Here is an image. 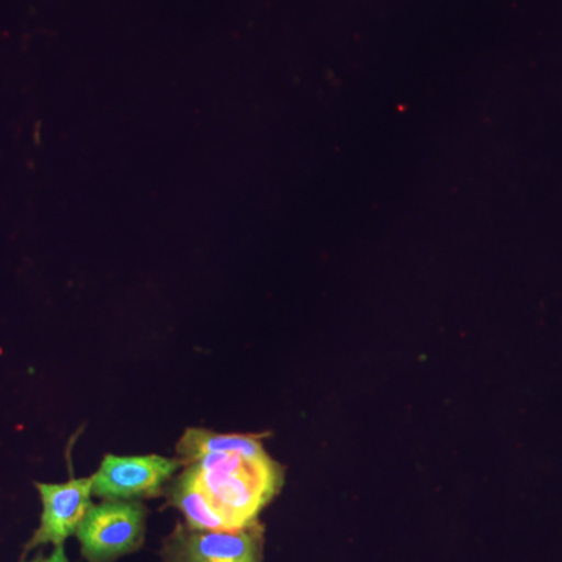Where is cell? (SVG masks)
Wrapping results in <instances>:
<instances>
[{
    "instance_id": "52a82bcc",
    "label": "cell",
    "mask_w": 562,
    "mask_h": 562,
    "mask_svg": "<svg viewBox=\"0 0 562 562\" xmlns=\"http://www.w3.org/2000/svg\"><path fill=\"white\" fill-rule=\"evenodd\" d=\"M261 438V435H236L190 427L177 442L176 452L177 458L188 465L209 453L260 452L265 450Z\"/></svg>"
},
{
    "instance_id": "5b68a950",
    "label": "cell",
    "mask_w": 562,
    "mask_h": 562,
    "mask_svg": "<svg viewBox=\"0 0 562 562\" xmlns=\"http://www.w3.org/2000/svg\"><path fill=\"white\" fill-rule=\"evenodd\" d=\"M43 502L38 530L33 532L25 550L40 546H65L76 535L92 505V479H70L60 484L36 483Z\"/></svg>"
},
{
    "instance_id": "3957f363",
    "label": "cell",
    "mask_w": 562,
    "mask_h": 562,
    "mask_svg": "<svg viewBox=\"0 0 562 562\" xmlns=\"http://www.w3.org/2000/svg\"><path fill=\"white\" fill-rule=\"evenodd\" d=\"M160 562H265V525L203 531L179 522L162 541Z\"/></svg>"
},
{
    "instance_id": "ba28073f",
    "label": "cell",
    "mask_w": 562,
    "mask_h": 562,
    "mask_svg": "<svg viewBox=\"0 0 562 562\" xmlns=\"http://www.w3.org/2000/svg\"><path fill=\"white\" fill-rule=\"evenodd\" d=\"M27 562H70L68 554L65 552V546L54 547V552L49 554V557H44V554H38L35 560Z\"/></svg>"
},
{
    "instance_id": "6da1fadb",
    "label": "cell",
    "mask_w": 562,
    "mask_h": 562,
    "mask_svg": "<svg viewBox=\"0 0 562 562\" xmlns=\"http://www.w3.org/2000/svg\"><path fill=\"white\" fill-rule=\"evenodd\" d=\"M188 465L214 512L232 530L258 522L284 484L283 465L266 450L209 453Z\"/></svg>"
},
{
    "instance_id": "7a4b0ae2",
    "label": "cell",
    "mask_w": 562,
    "mask_h": 562,
    "mask_svg": "<svg viewBox=\"0 0 562 562\" xmlns=\"http://www.w3.org/2000/svg\"><path fill=\"white\" fill-rule=\"evenodd\" d=\"M149 509L143 502L92 503L77 528L81 557L88 562H116L138 552L146 538Z\"/></svg>"
},
{
    "instance_id": "277c9868",
    "label": "cell",
    "mask_w": 562,
    "mask_h": 562,
    "mask_svg": "<svg viewBox=\"0 0 562 562\" xmlns=\"http://www.w3.org/2000/svg\"><path fill=\"white\" fill-rule=\"evenodd\" d=\"M184 468L179 458L160 454L116 457L106 454L91 476L92 497L101 501L143 502L162 497L166 484Z\"/></svg>"
},
{
    "instance_id": "8992f818",
    "label": "cell",
    "mask_w": 562,
    "mask_h": 562,
    "mask_svg": "<svg viewBox=\"0 0 562 562\" xmlns=\"http://www.w3.org/2000/svg\"><path fill=\"white\" fill-rule=\"evenodd\" d=\"M166 506L179 509L184 516V525L192 530L231 531L227 522L214 512L195 480L191 465H184L180 473L166 484Z\"/></svg>"
}]
</instances>
